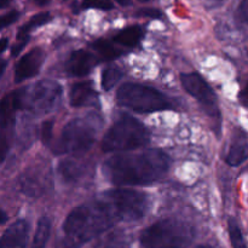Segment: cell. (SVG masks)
Wrapping results in <instances>:
<instances>
[{
    "instance_id": "obj_14",
    "label": "cell",
    "mask_w": 248,
    "mask_h": 248,
    "mask_svg": "<svg viewBox=\"0 0 248 248\" xmlns=\"http://www.w3.org/2000/svg\"><path fill=\"white\" fill-rule=\"evenodd\" d=\"M29 236V223L21 219L10 225L0 237V248H24Z\"/></svg>"
},
{
    "instance_id": "obj_23",
    "label": "cell",
    "mask_w": 248,
    "mask_h": 248,
    "mask_svg": "<svg viewBox=\"0 0 248 248\" xmlns=\"http://www.w3.org/2000/svg\"><path fill=\"white\" fill-rule=\"evenodd\" d=\"M228 229H229L230 240L234 248H247L246 242H245L244 235H242L241 229L239 227V223L235 218H229L228 220Z\"/></svg>"
},
{
    "instance_id": "obj_31",
    "label": "cell",
    "mask_w": 248,
    "mask_h": 248,
    "mask_svg": "<svg viewBox=\"0 0 248 248\" xmlns=\"http://www.w3.org/2000/svg\"><path fill=\"white\" fill-rule=\"evenodd\" d=\"M225 0H207L206 1V7L207 9H216V7H219L224 4Z\"/></svg>"
},
{
    "instance_id": "obj_4",
    "label": "cell",
    "mask_w": 248,
    "mask_h": 248,
    "mask_svg": "<svg viewBox=\"0 0 248 248\" xmlns=\"http://www.w3.org/2000/svg\"><path fill=\"white\" fill-rule=\"evenodd\" d=\"M195 239V229L178 219H164L140 234L142 248H188Z\"/></svg>"
},
{
    "instance_id": "obj_5",
    "label": "cell",
    "mask_w": 248,
    "mask_h": 248,
    "mask_svg": "<svg viewBox=\"0 0 248 248\" xmlns=\"http://www.w3.org/2000/svg\"><path fill=\"white\" fill-rule=\"evenodd\" d=\"M150 133L144 125L131 115H123L107 131L102 140L104 153H120L148 144Z\"/></svg>"
},
{
    "instance_id": "obj_15",
    "label": "cell",
    "mask_w": 248,
    "mask_h": 248,
    "mask_svg": "<svg viewBox=\"0 0 248 248\" xmlns=\"http://www.w3.org/2000/svg\"><path fill=\"white\" fill-rule=\"evenodd\" d=\"M96 92L93 89V82L91 80L80 81L73 85L69 91V103L72 107L79 108V107L87 106L96 99Z\"/></svg>"
},
{
    "instance_id": "obj_11",
    "label": "cell",
    "mask_w": 248,
    "mask_h": 248,
    "mask_svg": "<svg viewBox=\"0 0 248 248\" xmlns=\"http://www.w3.org/2000/svg\"><path fill=\"white\" fill-rule=\"evenodd\" d=\"M46 165L43 167L31 166L24 171L21 179L22 190L29 196H39L46 190V184L50 182V173L46 171Z\"/></svg>"
},
{
    "instance_id": "obj_28",
    "label": "cell",
    "mask_w": 248,
    "mask_h": 248,
    "mask_svg": "<svg viewBox=\"0 0 248 248\" xmlns=\"http://www.w3.org/2000/svg\"><path fill=\"white\" fill-rule=\"evenodd\" d=\"M136 16L138 17H148V18L157 19L161 18L162 14L160 10L157 9H152V7H144V9H140L136 12Z\"/></svg>"
},
{
    "instance_id": "obj_39",
    "label": "cell",
    "mask_w": 248,
    "mask_h": 248,
    "mask_svg": "<svg viewBox=\"0 0 248 248\" xmlns=\"http://www.w3.org/2000/svg\"><path fill=\"white\" fill-rule=\"evenodd\" d=\"M138 1H140V2H148V1H149V0H138Z\"/></svg>"
},
{
    "instance_id": "obj_2",
    "label": "cell",
    "mask_w": 248,
    "mask_h": 248,
    "mask_svg": "<svg viewBox=\"0 0 248 248\" xmlns=\"http://www.w3.org/2000/svg\"><path fill=\"white\" fill-rule=\"evenodd\" d=\"M121 218L103 195L94 202L75 207L63 223L60 248H80L113 228Z\"/></svg>"
},
{
    "instance_id": "obj_12",
    "label": "cell",
    "mask_w": 248,
    "mask_h": 248,
    "mask_svg": "<svg viewBox=\"0 0 248 248\" xmlns=\"http://www.w3.org/2000/svg\"><path fill=\"white\" fill-rule=\"evenodd\" d=\"M22 108L21 89L7 93L0 101V131L12 132L16 113Z\"/></svg>"
},
{
    "instance_id": "obj_3",
    "label": "cell",
    "mask_w": 248,
    "mask_h": 248,
    "mask_svg": "<svg viewBox=\"0 0 248 248\" xmlns=\"http://www.w3.org/2000/svg\"><path fill=\"white\" fill-rule=\"evenodd\" d=\"M101 124V119L93 114L70 120L63 127L55 147L52 148L53 153L57 155L84 154L93 145Z\"/></svg>"
},
{
    "instance_id": "obj_32",
    "label": "cell",
    "mask_w": 248,
    "mask_h": 248,
    "mask_svg": "<svg viewBox=\"0 0 248 248\" xmlns=\"http://www.w3.org/2000/svg\"><path fill=\"white\" fill-rule=\"evenodd\" d=\"M7 45H9V40H7L6 38L0 39V55H1L5 50H6Z\"/></svg>"
},
{
    "instance_id": "obj_1",
    "label": "cell",
    "mask_w": 248,
    "mask_h": 248,
    "mask_svg": "<svg viewBox=\"0 0 248 248\" xmlns=\"http://www.w3.org/2000/svg\"><path fill=\"white\" fill-rule=\"evenodd\" d=\"M171 165L169 155L160 149L137 154H119L103 165V173L115 186H147L167 173Z\"/></svg>"
},
{
    "instance_id": "obj_40",
    "label": "cell",
    "mask_w": 248,
    "mask_h": 248,
    "mask_svg": "<svg viewBox=\"0 0 248 248\" xmlns=\"http://www.w3.org/2000/svg\"><path fill=\"white\" fill-rule=\"evenodd\" d=\"M62 1H68V0H62Z\"/></svg>"
},
{
    "instance_id": "obj_26",
    "label": "cell",
    "mask_w": 248,
    "mask_h": 248,
    "mask_svg": "<svg viewBox=\"0 0 248 248\" xmlns=\"http://www.w3.org/2000/svg\"><path fill=\"white\" fill-rule=\"evenodd\" d=\"M18 17H19L18 11H11L9 12V14L0 16V31L6 28V27L11 26L12 23H15V22L18 19Z\"/></svg>"
},
{
    "instance_id": "obj_17",
    "label": "cell",
    "mask_w": 248,
    "mask_h": 248,
    "mask_svg": "<svg viewBox=\"0 0 248 248\" xmlns=\"http://www.w3.org/2000/svg\"><path fill=\"white\" fill-rule=\"evenodd\" d=\"M58 172L65 182H77L86 172V164L79 159L63 160L58 166Z\"/></svg>"
},
{
    "instance_id": "obj_10",
    "label": "cell",
    "mask_w": 248,
    "mask_h": 248,
    "mask_svg": "<svg viewBox=\"0 0 248 248\" xmlns=\"http://www.w3.org/2000/svg\"><path fill=\"white\" fill-rule=\"evenodd\" d=\"M44 60H45V52L43 48H31L23 57L19 58L15 65V82L19 84L24 80L35 77L43 65Z\"/></svg>"
},
{
    "instance_id": "obj_25",
    "label": "cell",
    "mask_w": 248,
    "mask_h": 248,
    "mask_svg": "<svg viewBox=\"0 0 248 248\" xmlns=\"http://www.w3.org/2000/svg\"><path fill=\"white\" fill-rule=\"evenodd\" d=\"M12 132H1L0 131V162L4 161L11 145Z\"/></svg>"
},
{
    "instance_id": "obj_38",
    "label": "cell",
    "mask_w": 248,
    "mask_h": 248,
    "mask_svg": "<svg viewBox=\"0 0 248 248\" xmlns=\"http://www.w3.org/2000/svg\"><path fill=\"white\" fill-rule=\"evenodd\" d=\"M195 248H213V247L210 246V245H199V246H196Z\"/></svg>"
},
{
    "instance_id": "obj_33",
    "label": "cell",
    "mask_w": 248,
    "mask_h": 248,
    "mask_svg": "<svg viewBox=\"0 0 248 248\" xmlns=\"http://www.w3.org/2000/svg\"><path fill=\"white\" fill-rule=\"evenodd\" d=\"M7 219H9V217H7L6 213H5L4 211H0V225H2L4 223H6Z\"/></svg>"
},
{
    "instance_id": "obj_6",
    "label": "cell",
    "mask_w": 248,
    "mask_h": 248,
    "mask_svg": "<svg viewBox=\"0 0 248 248\" xmlns=\"http://www.w3.org/2000/svg\"><path fill=\"white\" fill-rule=\"evenodd\" d=\"M119 106L136 113H154L173 108L172 102L156 89L140 84L127 82L116 92Z\"/></svg>"
},
{
    "instance_id": "obj_30",
    "label": "cell",
    "mask_w": 248,
    "mask_h": 248,
    "mask_svg": "<svg viewBox=\"0 0 248 248\" xmlns=\"http://www.w3.org/2000/svg\"><path fill=\"white\" fill-rule=\"evenodd\" d=\"M29 36H26V38H17V43L12 46L11 50V56H17L22 51V48L28 44Z\"/></svg>"
},
{
    "instance_id": "obj_8",
    "label": "cell",
    "mask_w": 248,
    "mask_h": 248,
    "mask_svg": "<svg viewBox=\"0 0 248 248\" xmlns=\"http://www.w3.org/2000/svg\"><path fill=\"white\" fill-rule=\"evenodd\" d=\"M116 210L121 222H136L147 215L150 207L148 195L130 189H113L102 194Z\"/></svg>"
},
{
    "instance_id": "obj_22",
    "label": "cell",
    "mask_w": 248,
    "mask_h": 248,
    "mask_svg": "<svg viewBox=\"0 0 248 248\" xmlns=\"http://www.w3.org/2000/svg\"><path fill=\"white\" fill-rule=\"evenodd\" d=\"M123 78V72L118 67H108L102 72V87L106 91L113 89Z\"/></svg>"
},
{
    "instance_id": "obj_37",
    "label": "cell",
    "mask_w": 248,
    "mask_h": 248,
    "mask_svg": "<svg viewBox=\"0 0 248 248\" xmlns=\"http://www.w3.org/2000/svg\"><path fill=\"white\" fill-rule=\"evenodd\" d=\"M118 4H120L121 6H130L131 0H115Z\"/></svg>"
},
{
    "instance_id": "obj_19",
    "label": "cell",
    "mask_w": 248,
    "mask_h": 248,
    "mask_svg": "<svg viewBox=\"0 0 248 248\" xmlns=\"http://www.w3.org/2000/svg\"><path fill=\"white\" fill-rule=\"evenodd\" d=\"M143 36V31L140 26L127 27L126 29L121 31L120 33L114 36V41L126 47H135L138 45Z\"/></svg>"
},
{
    "instance_id": "obj_20",
    "label": "cell",
    "mask_w": 248,
    "mask_h": 248,
    "mask_svg": "<svg viewBox=\"0 0 248 248\" xmlns=\"http://www.w3.org/2000/svg\"><path fill=\"white\" fill-rule=\"evenodd\" d=\"M92 48L98 53L99 57L104 61H111L118 58L121 55V51L114 47V45L109 41L104 40V39H99V40L94 41L92 44Z\"/></svg>"
},
{
    "instance_id": "obj_29",
    "label": "cell",
    "mask_w": 248,
    "mask_h": 248,
    "mask_svg": "<svg viewBox=\"0 0 248 248\" xmlns=\"http://www.w3.org/2000/svg\"><path fill=\"white\" fill-rule=\"evenodd\" d=\"M235 18H236V21L239 22V23L246 24V22H247V0H244V1L240 4V6L237 7Z\"/></svg>"
},
{
    "instance_id": "obj_27",
    "label": "cell",
    "mask_w": 248,
    "mask_h": 248,
    "mask_svg": "<svg viewBox=\"0 0 248 248\" xmlns=\"http://www.w3.org/2000/svg\"><path fill=\"white\" fill-rule=\"evenodd\" d=\"M51 138H52V121L48 120L45 121L43 124V127H41V140L45 145H48L51 142Z\"/></svg>"
},
{
    "instance_id": "obj_13",
    "label": "cell",
    "mask_w": 248,
    "mask_h": 248,
    "mask_svg": "<svg viewBox=\"0 0 248 248\" xmlns=\"http://www.w3.org/2000/svg\"><path fill=\"white\" fill-rule=\"evenodd\" d=\"M99 62L98 57L85 50H77L70 53L67 61V72L72 77H86Z\"/></svg>"
},
{
    "instance_id": "obj_9",
    "label": "cell",
    "mask_w": 248,
    "mask_h": 248,
    "mask_svg": "<svg viewBox=\"0 0 248 248\" xmlns=\"http://www.w3.org/2000/svg\"><path fill=\"white\" fill-rule=\"evenodd\" d=\"M181 81L186 92L191 94L203 110L211 116H219L218 99L212 87L206 82V80L198 73H183L181 74Z\"/></svg>"
},
{
    "instance_id": "obj_18",
    "label": "cell",
    "mask_w": 248,
    "mask_h": 248,
    "mask_svg": "<svg viewBox=\"0 0 248 248\" xmlns=\"http://www.w3.org/2000/svg\"><path fill=\"white\" fill-rule=\"evenodd\" d=\"M51 235V220L47 217H41L36 225L35 234L33 241L28 248H45L50 240Z\"/></svg>"
},
{
    "instance_id": "obj_21",
    "label": "cell",
    "mask_w": 248,
    "mask_h": 248,
    "mask_svg": "<svg viewBox=\"0 0 248 248\" xmlns=\"http://www.w3.org/2000/svg\"><path fill=\"white\" fill-rule=\"evenodd\" d=\"M50 18L51 16L48 12H40V14L35 15V16L31 17L24 26H22L21 28H19L17 38H26V36H29V33H31L33 29L39 28V27L47 23V22L50 21Z\"/></svg>"
},
{
    "instance_id": "obj_36",
    "label": "cell",
    "mask_w": 248,
    "mask_h": 248,
    "mask_svg": "<svg viewBox=\"0 0 248 248\" xmlns=\"http://www.w3.org/2000/svg\"><path fill=\"white\" fill-rule=\"evenodd\" d=\"M12 0H0V10L1 9H5V7L9 6L10 4H11Z\"/></svg>"
},
{
    "instance_id": "obj_7",
    "label": "cell",
    "mask_w": 248,
    "mask_h": 248,
    "mask_svg": "<svg viewBox=\"0 0 248 248\" xmlns=\"http://www.w3.org/2000/svg\"><path fill=\"white\" fill-rule=\"evenodd\" d=\"M22 108L33 114L55 110L62 97V87L52 80H41L27 89H21Z\"/></svg>"
},
{
    "instance_id": "obj_16",
    "label": "cell",
    "mask_w": 248,
    "mask_h": 248,
    "mask_svg": "<svg viewBox=\"0 0 248 248\" xmlns=\"http://www.w3.org/2000/svg\"><path fill=\"white\" fill-rule=\"evenodd\" d=\"M247 156V137L246 133L242 132L241 135L235 136L232 147L229 149V153H228L227 162L230 166H240V165L246 161Z\"/></svg>"
},
{
    "instance_id": "obj_24",
    "label": "cell",
    "mask_w": 248,
    "mask_h": 248,
    "mask_svg": "<svg viewBox=\"0 0 248 248\" xmlns=\"http://www.w3.org/2000/svg\"><path fill=\"white\" fill-rule=\"evenodd\" d=\"M82 9H98L103 11H109L114 7L110 0H84L81 4Z\"/></svg>"
},
{
    "instance_id": "obj_35",
    "label": "cell",
    "mask_w": 248,
    "mask_h": 248,
    "mask_svg": "<svg viewBox=\"0 0 248 248\" xmlns=\"http://www.w3.org/2000/svg\"><path fill=\"white\" fill-rule=\"evenodd\" d=\"M6 67H7V62L6 61H0V78H1V75L4 74V72H5V69H6Z\"/></svg>"
},
{
    "instance_id": "obj_34",
    "label": "cell",
    "mask_w": 248,
    "mask_h": 248,
    "mask_svg": "<svg viewBox=\"0 0 248 248\" xmlns=\"http://www.w3.org/2000/svg\"><path fill=\"white\" fill-rule=\"evenodd\" d=\"M31 1L35 5H38V6H45V5H47L51 0H31Z\"/></svg>"
}]
</instances>
